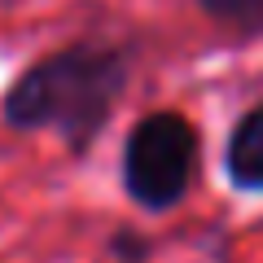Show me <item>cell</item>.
Instances as JSON below:
<instances>
[{
	"label": "cell",
	"instance_id": "obj_1",
	"mask_svg": "<svg viewBox=\"0 0 263 263\" xmlns=\"http://www.w3.org/2000/svg\"><path fill=\"white\" fill-rule=\"evenodd\" d=\"M141 44L114 35H88L35 57L0 97V114L13 132H57L84 154L110 123L136 70Z\"/></svg>",
	"mask_w": 263,
	"mask_h": 263
},
{
	"label": "cell",
	"instance_id": "obj_2",
	"mask_svg": "<svg viewBox=\"0 0 263 263\" xmlns=\"http://www.w3.org/2000/svg\"><path fill=\"white\" fill-rule=\"evenodd\" d=\"M202 162V136L176 110H154L136 119L123 141V189L145 211H171L193 189Z\"/></svg>",
	"mask_w": 263,
	"mask_h": 263
},
{
	"label": "cell",
	"instance_id": "obj_3",
	"mask_svg": "<svg viewBox=\"0 0 263 263\" xmlns=\"http://www.w3.org/2000/svg\"><path fill=\"white\" fill-rule=\"evenodd\" d=\"M224 171L241 193H263V105L233 123L224 145Z\"/></svg>",
	"mask_w": 263,
	"mask_h": 263
},
{
	"label": "cell",
	"instance_id": "obj_4",
	"mask_svg": "<svg viewBox=\"0 0 263 263\" xmlns=\"http://www.w3.org/2000/svg\"><path fill=\"white\" fill-rule=\"evenodd\" d=\"M202 18L237 40H263V0H193Z\"/></svg>",
	"mask_w": 263,
	"mask_h": 263
}]
</instances>
